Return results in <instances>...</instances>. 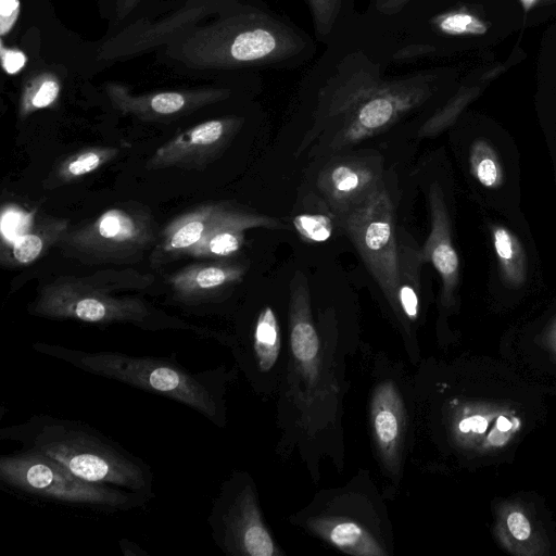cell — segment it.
<instances>
[{
	"label": "cell",
	"mask_w": 556,
	"mask_h": 556,
	"mask_svg": "<svg viewBox=\"0 0 556 556\" xmlns=\"http://www.w3.org/2000/svg\"><path fill=\"white\" fill-rule=\"evenodd\" d=\"M350 0H306L315 31L321 39L330 37L343 18Z\"/></svg>",
	"instance_id": "cell-29"
},
{
	"label": "cell",
	"mask_w": 556,
	"mask_h": 556,
	"mask_svg": "<svg viewBox=\"0 0 556 556\" xmlns=\"http://www.w3.org/2000/svg\"><path fill=\"white\" fill-rule=\"evenodd\" d=\"M153 278L134 270L100 271L85 277H60L45 286L30 305L33 315L53 319H74L88 324L130 323L142 328H188L167 317L135 296H118L115 292L144 289ZM192 329V328H191Z\"/></svg>",
	"instance_id": "cell-5"
},
{
	"label": "cell",
	"mask_w": 556,
	"mask_h": 556,
	"mask_svg": "<svg viewBox=\"0 0 556 556\" xmlns=\"http://www.w3.org/2000/svg\"><path fill=\"white\" fill-rule=\"evenodd\" d=\"M208 526L215 544L231 556H280L282 552L265 523L255 483L233 470L215 497Z\"/></svg>",
	"instance_id": "cell-10"
},
{
	"label": "cell",
	"mask_w": 556,
	"mask_h": 556,
	"mask_svg": "<svg viewBox=\"0 0 556 556\" xmlns=\"http://www.w3.org/2000/svg\"><path fill=\"white\" fill-rule=\"evenodd\" d=\"M445 415L455 445L477 454L505 448L522 428L518 412L504 403L454 399L447 403Z\"/></svg>",
	"instance_id": "cell-12"
},
{
	"label": "cell",
	"mask_w": 556,
	"mask_h": 556,
	"mask_svg": "<svg viewBox=\"0 0 556 556\" xmlns=\"http://www.w3.org/2000/svg\"><path fill=\"white\" fill-rule=\"evenodd\" d=\"M292 225L298 233L312 242H325L333 232V224L325 214H299L293 217Z\"/></svg>",
	"instance_id": "cell-30"
},
{
	"label": "cell",
	"mask_w": 556,
	"mask_h": 556,
	"mask_svg": "<svg viewBox=\"0 0 556 556\" xmlns=\"http://www.w3.org/2000/svg\"><path fill=\"white\" fill-rule=\"evenodd\" d=\"M296 522L330 546L355 556H388L390 522L370 480L356 477L345 486L316 494Z\"/></svg>",
	"instance_id": "cell-6"
},
{
	"label": "cell",
	"mask_w": 556,
	"mask_h": 556,
	"mask_svg": "<svg viewBox=\"0 0 556 556\" xmlns=\"http://www.w3.org/2000/svg\"><path fill=\"white\" fill-rule=\"evenodd\" d=\"M430 232L420 251V258L430 262L441 277V301L445 307L455 302L459 281V258L453 245L451 220L443 192L438 184L429 191Z\"/></svg>",
	"instance_id": "cell-15"
},
{
	"label": "cell",
	"mask_w": 556,
	"mask_h": 556,
	"mask_svg": "<svg viewBox=\"0 0 556 556\" xmlns=\"http://www.w3.org/2000/svg\"><path fill=\"white\" fill-rule=\"evenodd\" d=\"M555 3H556V0H539V4L541 7L551 5V4H555Z\"/></svg>",
	"instance_id": "cell-37"
},
{
	"label": "cell",
	"mask_w": 556,
	"mask_h": 556,
	"mask_svg": "<svg viewBox=\"0 0 556 556\" xmlns=\"http://www.w3.org/2000/svg\"><path fill=\"white\" fill-rule=\"evenodd\" d=\"M471 175L488 189H497L504 182V169L493 146L484 140H476L469 153Z\"/></svg>",
	"instance_id": "cell-26"
},
{
	"label": "cell",
	"mask_w": 556,
	"mask_h": 556,
	"mask_svg": "<svg viewBox=\"0 0 556 556\" xmlns=\"http://www.w3.org/2000/svg\"><path fill=\"white\" fill-rule=\"evenodd\" d=\"M337 348L334 341L321 339L307 282L295 275L288 308V355L278 389L279 418L291 443H296L308 460L309 453L338 454L346 352Z\"/></svg>",
	"instance_id": "cell-1"
},
{
	"label": "cell",
	"mask_w": 556,
	"mask_h": 556,
	"mask_svg": "<svg viewBox=\"0 0 556 556\" xmlns=\"http://www.w3.org/2000/svg\"><path fill=\"white\" fill-rule=\"evenodd\" d=\"M0 439L51 458L84 480L154 496L150 466L81 421L37 414L1 428Z\"/></svg>",
	"instance_id": "cell-3"
},
{
	"label": "cell",
	"mask_w": 556,
	"mask_h": 556,
	"mask_svg": "<svg viewBox=\"0 0 556 556\" xmlns=\"http://www.w3.org/2000/svg\"><path fill=\"white\" fill-rule=\"evenodd\" d=\"M112 94L121 110L142 118L172 117L227 97L225 90L166 91L140 98L122 92Z\"/></svg>",
	"instance_id": "cell-21"
},
{
	"label": "cell",
	"mask_w": 556,
	"mask_h": 556,
	"mask_svg": "<svg viewBox=\"0 0 556 556\" xmlns=\"http://www.w3.org/2000/svg\"><path fill=\"white\" fill-rule=\"evenodd\" d=\"M408 409L404 392L392 378L380 379L369 400V424L376 455L384 473L401 478L408 434Z\"/></svg>",
	"instance_id": "cell-13"
},
{
	"label": "cell",
	"mask_w": 556,
	"mask_h": 556,
	"mask_svg": "<svg viewBox=\"0 0 556 556\" xmlns=\"http://www.w3.org/2000/svg\"><path fill=\"white\" fill-rule=\"evenodd\" d=\"M140 0H116V11L119 18H124Z\"/></svg>",
	"instance_id": "cell-35"
},
{
	"label": "cell",
	"mask_w": 556,
	"mask_h": 556,
	"mask_svg": "<svg viewBox=\"0 0 556 556\" xmlns=\"http://www.w3.org/2000/svg\"><path fill=\"white\" fill-rule=\"evenodd\" d=\"M490 231L503 281L513 288L521 287L527 278V257L520 240L502 225H492Z\"/></svg>",
	"instance_id": "cell-24"
},
{
	"label": "cell",
	"mask_w": 556,
	"mask_h": 556,
	"mask_svg": "<svg viewBox=\"0 0 556 556\" xmlns=\"http://www.w3.org/2000/svg\"><path fill=\"white\" fill-rule=\"evenodd\" d=\"M34 349L88 374L179 402L218 427L226 424L225 394L230 371L224 366L191 372L167 357L138 356L119 352H87L41 342L35 343Z\"/></svg>",
	"instance_id": "cell-4"
},
{
	"label": "cell",
	"mask_w": 556,
	"mask_h": 556,
	"mask_svg": "<svg viewBox=\"0 0 556 556\" xmlns=\"http://www.w3.org/2000/svg\"><path fill=\"white\" fill-rule=\"evenodd\" d=\"M542 341L549 351L556 354V317L544 331Z\"/></svg>",
	"instance_id": "cell-34"
},
{
	"label": "cell",
	"mask_w": 556,
	"mask_h": 556,
	"mask_svg": "<svg viewBox=\"0 0 556 556\" xmlns=\"http://www.w3.org/2000/svg\"><path fill=\"white\" fill-rule=\"evenodd\" d=\"M434 27L451 36L483 35L486 24L470 10L462 8L445 12L432 20Z\"/></svg>",
	"instance_id": "cell-28"
},
{
	"label": "cell",
	"mask_w": 556,
	"mask_h": 556,
	"mask_svg": "<svg viewBox=\"0 0 556 556\" xmlns=\"http://www.w3.org/2000/svg\"><path fill=\"white\" fill-rule=\"evenodd\" d=\"M308 36L282 18L251 10L223 21L204 35L200 60L212 66L282 67L311 54Z\"/></svg>",
	"instance_id": "cell-7"
},
{
	"label": "cell",
	"mask_w": 556,
	"mask_h": 556,
	"mask_svg": "<svg viewBox=\"0 0 556 556\" xmlns=\"http://www.w3.org/2000/svg\"><path fill=\"white\" fill-rule=\"evenodd\" d=\"M70 230V222L61 218H42L13 240L10 257L16 265H29L45 252L58 245Z\"/></svg>",
	"instance_id": "cell-23"
},
{
	"label": "cell",
	"mask_w": 556,
	"mask_h": 556,
	"mask_svg": "<svg viewBox=\"0 0 556 556\" xmlns=\"http://www.w3.org/2000/svg\"><path fill=\"white\" fill-rule=\"evenodd\" d=\"M60 93V83L55 76L43 73L34 77L25 87L21 113L26 115L35 110L51 105Z\"/></svg>",
	"instance_id": "cell-27"
},
{
	"label": "cell",
	"mask_w": 556,
	"mask_h": 556,
	"mask_svg": "<svg viewBox=\"0 0 556 556\" xmlns=\"http://www.w3.org/2000/svg\"><path fill=\"white\" fill-rule=\"evenodd\" d=\"M507 67L508 63H496L479 71L478 77L464 83L455 94L424 123L418 135L433 137L453 125L463 111Z\"/></svg>",
	"instance_id": "cell-22"
},
{
	"label": "cell",
	"mask_w": 556,
	"mask_h": 556,
	"mask_svg": "<svg viewBox=\"0 0 556 556\" xmlns=\"http://www.w3.org/2000/svg\"><path fill=\"white\" fill-rule=\"evenodd\" d=\"M435 79L430 72L384 79L370 60L348 56L320 89L314 125L300 151L318 140L326 152H337L380 134L427 102Z\"/></svg>",
	"instance_id": "cell-2"
},
{
	"label": "cell",
	"mask_w": 556,
	"mask_h": 556,
	"mask_svg": "<svg viewBox=\"0 0 556 556\" xmlns=\"http://www.w3.org/2000/svg\"><path fill=\"white\" fill-rule=\"evenodd\" d=\"M244 273L245 268L239 264H194L173 274L168 283L178 302L198 305L218 299Z\"/></svg>",
	"instance_id": "cell-18"
},
{
	"label": "cell",
	"mask_w": 556,
	"mask_h": 556,
	"mask_svg": "<svg viewBox=\"0 0 556 556\" xmlns=\"http://www.w3.org/2000/svg\"><path fill=\"white\" fill-rule=\"evenodd\" d=\"M240 127L237 117L201 123L161 146L147 163L149 169H203L219 156Z\"/></svg>",
	"instance_id": "cell-14"
},
{
	"label": "cell",
	"mask_w": 556,
	"mask_h": 556,
	"mask_svg": "<svg viewBox=\"0 0 556 556\" xmlns=\"http://www.w3.org/2000/svg\"><path fill=\"white\" fill-rule=\"evenodd\" d=\"M0 55L3 70L10 75L20 72L27 62L26 55L21 50L5 48L3 42L0 45Z\"/></svg>",
	"instance_id": "cell-31"
},
{
	"label": "cell",
	"mask_w": 556,
	"mask_h": 556,
	"mask_svg": "<svg viewBox=\"0 0 556 556\" xmlns=\"http://www.w3.org/2000/svg\"><path fill=\"white\" fill-rule=\"evenodd\" d=\"M225 206L220 203L201 205L172 220L162 231L152 253V265L159 266L185 255L204 237Z\"/></svg>",
	"instance_id": "cell-20"
},
{
	"label": "cell",
	"mask_w": 556,
	"mask_h": 556,
	"mask_svg": "<svg viewBox=\"0 0 556 556\" xmlns=\"http://www.w3.org/2000/svg\"><path fill=\"white\" fill-rule=\"evenodd\" d=\"M20 13L18 0H0V35L5 36L14 26Z\"/></svg>",
	"instance_id": "cell-32"
},
{
	"label": "cell",
	"mask_w": 556,
	"mask_h": 556,
	"mask_svg": "<svg viewBox=\"0 0 556 556\" xmlns=\"http://www.w3.org/2000/svg\"><path fill=\"white\" fill-rule=\"evenodd\" d=\"M520 1L523 5L525 11L527 12L533 5V3L536 2L538 0H520Z\"/></svg>",
	"instance_id": "cell-36"
},
{
	"label": "cell",
	"mask_w": 556,
	"mask_h": 556,
	"mask_svg": "<svg viewBox=\"0 0 556 556\" xmlns=\"http://www.w3.org/2000/svg\"><path fill=\"white\" fill-rule=\"evenodd\" d=\"M0 482L10 491L104 511H126L151 498L127 489L84 480L43 455L20 448L0 457Z\"/></svg>",
	"instance_id": "cell-8"
},
{
	"label": "cell",
	"mask_w": 556,
	"mask_h": 556,
	"mask_svg": "<svg viewBox=\"0 0 556 556\" xmlns=\"http://www.w3.org/2000/svg\"><path fill=\"white\" fill-rule=\"evenodd\" d=\"M437 51L430 43H412L397 50L393 59L399 62L413 61L419 58L430 55Z\"/></svg>",
	"instance_id": "cell-33"
},
{
	"label": "cell",
	"mask_w": 556,
	"mask_h": 556,
	"mask_svg": "<svg viewBox=\"0 0 556 556\" xmlns=\"http://www.w3.org/2000/svg\"><path fill=\"white\" fill-rule=\"evenodd\" d=\"M317 186L328 204L346 215L381 185L378 169L368 162L341 159L321 169Z\"/></svg>",
	"instance_id": "cell-16"
},
{
	"label": "cell",
	"mask_w": 556,
	"mask_h": 556,
	"mask_svg": "<svg viewBox=\"0 0 556 556\" xmlns=\"http://www.w3.org/2000/svg\"><path fill=\"white\" fill-rule=\"evenodd\" d=\"M117 150L113 148H90L80 151L62 162L53 172L50 186H56L81 178L114 159Z\"/></svg>",
	"instance_id": "cell-25"
},
{
	"label": "cell",
	"mask_w": 556,
	"mask_h": 556,
	"mask_svg": "<svg viewBox=\"0 0 556 556\" xmlns=\"http://www.w3.org/2000/svg\"><path fill=\"white\" fill-rule=\"evenodd\" d=\"M344 228L393 312L399 317L401 263L395 216L388 191L380 186L344 215Z\"/></svg>",
	"instance_id": "cell-11"
},
{
	"label": "cell",
	"mask_w": 556,
	"mask_h": 556,
	"mask_svg": "<svg viewBox=\"0 0 556 556\" xmlns=\"http://www.w3.org/2000/svg\"><path fill=\"white\" fill-rule=\"evenodd\" d=\"M154 240V222L148 207L122 204L68 230L56 247L83 264L122 265L140 260Z\"/></svg>",
	"instance_id": "cell-9"
},
{
	"label": "cell",
	"mask_w": 556,
	"mask_h": 556,
	"mask_svg": "<svg viewBox=\"0 0 556 556\" xmlns=\"http://www.w3.org/2000/svg\"><path fill=\"white\" fill-rule=\"evenodd\" d=\"M496 540L504 549L516 556H545L549 544L533 515L520 502L498 505L494 526Z\"/></svg>",
	"instance_id": "cell-19"
},
{
	"label": "cell",
	"mask_w": 556,
	"mask_h": 556,
	"mask_svg": "<svg viewBox=\"0 0 556 556\" xmlns=\"http://www.w3.org/2000/svg\"><path fill=\"white\" fill-rule=\"evenodd\" d=\"M253 228H285L276 218L257 213L225 208L204 237L185 256L198 258H224L235 255L242 247L244 232Z\"/></svg>",
	"instance_id": "cell-17"
}]
</instances>
